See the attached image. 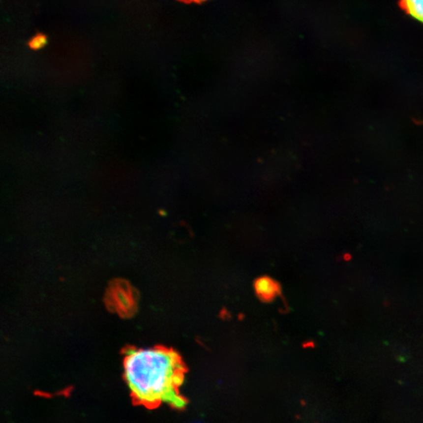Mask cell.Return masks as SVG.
I'll return each mask as SVG.
<instances>
[{"label": "cell", "mask_w": 423, "mask_h": 423, "mask_svg": "<svg viewBox=\"0 0 423 423\" xmlns=\"http://www.w3.org/2000/svg\"><path fill=\"white\" fill-rule=\"evenodd\" d=\"M124 376L134 398L148 406L168 403L183 405L178 388L183 365L178 354L169 349H130L124 359Z\"/></svg>", "instance_id": "6da1fadb"}, {"label": "cell", "mask_w": 423, "mask_h": 423, "mask_svg": "<svg viewBox=\"0 0 423 423\" xmlns=\"http://www.w3.org/2000/svg\"><path fill=\"white\" fill-rule=\"evenodd\" d=\"M398 4L406 14L423 24V0H399Z\"/></svg>", "instance_id": "7a4b0ae2"}, {"label": "cell", "mask_w": 423, "mask_h": 423, "mask_svg": "<svg viewBox=\"0 0 423 423\" xmlns=\"http://www.w3.org/2000/svg\"><path fill=\"white\" fill-rule=\"evenodd\" d=\"M256 289L259 294L264 297H271L276 293L277 288L273 281L268 278H261L256 283Z\"/></svg>", "instance_id": "3957f363"}, {"label": "cell", "mask_w": 423, "mask_h": 423, "mask_svg": "<svg viewBox=\"0 0 423 423\" xmlns=\"http://www.w3.org/2000/svg\"><path fill=\"white\" fill-rule=\"evenodd\" d=\"M45 42H46V39L44 37L39 35L35 37V39L31 41V46L32 48L39 49L45 44Z\"/></svg>", "instance_id": "277c9868"}, {"label": "cell", "mask_w": 423, "mask_h": 423, "mask_svg": "<svg viewBox=\"0 0 423 423\" xmlns=\"http://www.w3.org/2000/svg\"><path fill=\"white\" fill-rule=\"evenodd\" d=\"M352 255L350 252H345L342 256V259L345 262H350V260H352Z\"/></svg>", "instance_id": "5b68a950"}, {"label": "cell", "mask_w": 423, "mask_h": 423, "mask_svg": "<svg viewBox=\"0 0 423 423\" xmlns=\"http://www.w3.org/2000/svg\"><path fill=\"white\" fill-rule=\"evenodd\" d=\"M187 1H192V2H201V1H203V0H187Z\"/></svg>", "instance_id": "8992f818"}, {"label": "cell", "mask_w": 423, "mask_h": 423, "mask_svg": "<svg viewBox=\"0 0 423 423\" xmlns=\"http://www.w3.org/2000/svg\"><path fill=\"white\" fill-rule=\"evenodd\" d=\"M389 305H390V302H389L388 301H387V302H384V306H386V307H387V306H388Z\"/></svg>", "instance_id": "52a82bcc"}]
</instances>
